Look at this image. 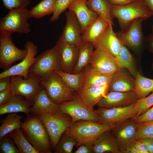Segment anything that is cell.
I'll use <instances>...</instances> for the list:
<instances>
[{"label":"cell","instance_id":"db71d44e","mask_svg":"<svg viewBox=\"0 0 153 153\" xmlns=\"http://www.w3.org/2000/svg\"><path fill=\"white\" fill-rule=\"evenodd\" d=\"M151 68L152 70H153V62L151 64Z\"/></svg>","mask_w":153,"mask_h":153},{"label":"cell","instance_id":"5b68a950","mask_svg":"<svg viewBox=\"0 0 153 153\" xmlns=\"http://www.w3.org/2000/svg\"><path fill=\"white\" fill-rule=\"evenodd\" d=\"M58 71H60V67L59 54L56 44L52 48L46 50L35 57L29 72L36 75L42 81Z\"/></svg>","mask_w":153,"mask_h":153},{"label":"cell","instance_id":"9a60e30c","mask_svg":"<svg viewBox=\"0 0 153 153\" xmlns=\"http://www.w3.org/2000/svg\"><path fill=\"white\" fill-rule=\"evenodd\" d=\"M28 50L27 55L22 61L13 66L0 74V78L14 75H18L27 79L29 76V71L34 63L35 56L38 52L37 46L31 41H27L25 47Z\"/></svg>","mask_w":153,"mask_h":153},{"label":"cell","instance_id":"5bb4252c","mask_svg":"<svg viewBox=\"0 0 153 153\" xmlns=\"http://www.w3.org/2000/svg\"><path fill=\"white\" fill-rule=\"evenodd\" d=\"M90 64L94 70L108 75H112L122 68L116 57L98 49L94 50Z\"/></svg>","mask_w":153,"mask_h":153},{"label":"cell","instance_id":"816d5d0a","mask_svg":"<svg viewBox=\"0 0 153 153\" xmlns=\"http://www.w3.org/2000/svg\"><path fill=\"white\" fill-rule=\"evenodd\" d=\"M125 153H140L133 145L130 147Z\"/></svg>","mask_w":153,"mask_h":153},{"label":"cell","instance_id":"7c38bea8","mask_svg":"<svg viewBox=\"0 0 153 153\" xmlns=\"http://www.w3.org/2000/svg\"><path fill=\"white\" fill-rule=\"evenodd\" d=\"M66 24L57 42L69 46H79L83 42L81 29L75 13L69 10L65 12Z\"/></svg>","mask_w":153,"mask_h":153},{"label":"cell","instance_id":"4316f807","mask_svg":"<svg viewBox=\"0 0 153 153\" xmlns=\"http://www.w3.org/2000/svg\"><path fill=\"white\" fill-rule=\"evenodd\" d=\"M109 24L105 19L98 16L91 22L82 35L83 42L94 43Z\"/></svg>","mask_w":153,"mask_h":153},{"label":"cell","instance_id":"83f0119b","mask_svg":"<svg viewBox=\"0 0 153 153\" xmlns=\"http://www.w3.org/2000/svg\"><path fill=\"white\" fill-rule=\"evenodd\" d=\"M95 48L93 44L90 42H83L79 46L78 60L72 73L80 72L90 64Z\"/></svg>","mask_w":153,"mask_h":153},{"label":"cell","instance_id":"d4e9b609","mask_svg":"<svg viewBox=\"0 0 153 153\" xmlns=\"http://www.w3.org/2000/svg\"><path fill=\"white\" fill-rule=\"evenodd\" d=\"M109 85L93 86L81 89L78 92L79 97L86 104L93 109L108 92Z\"/></svg>","mask_w":153,"mask_h":153},{"label":"cell","instance_id":"30bf717a","mask_svg":"<svg viewBox=\"0 0 153 153\" xmlns=\"http://www.w3.org/2000/svg\"><path fill=\"white\" fill-rule=\"evenodd\" d=\"M59 110L69 115L73 123L80 120H86L100 122V119L95 110L87 105L77 94L74 99L60 104Z\"/></svg>","mask_w":153,"mask_h":153},{"label":"cell","instance_id":"ab89813d","mask_svg":"<svg viewBox=\"0 0 153 153\" xmlns=\"http://www.w3.org/2000/svg\"><path fill=\"white\" fill-rule=\"evenodd\" d=\"M72 0H57L55 8L50 19L51 22L57 21L60 15L68 8Z\"/></svg>","mask_w":153,"mask_h":153},{"label":"cell","instance_id":"681fc988","mask_svg":"<svg viewBox=\"0 0 153 153\" xmlns=\"http://www.w3.org/2000/svg\"><path fill=\"white\" fill-rule=\"evenodd\" d=\"M112 5L120 6L130 3L135 0H109Z\"/></svg>","mask_w":153,"mask_h":153},{"label":"cell","instance_id":"f35d334b","mask_svg":"<svg viewBox=\"0 0 153 153\" xmlns=\"http://www.w3.org/2000/svg\"><path fill=\"white\" fill-rule=\"evenodd\" d=\"M0 153H20L15 143L8 134L0 139Z\"/></svg>","mask_w":153,"mask_h":153},{"label":"cell","instance_id":"7bdbcfd3","mask_svg":"<svg viewBox=\"0 0 153 153\" xmlns=\"http://www.w3.org/2000/svg\"><path fill=\"white\" fill-rule=\"evenodd\" d=\"M14 95L10 87L0 92V105L4 104Z\"/></svg>","mask_w":153,"mask_h":153},{"label":"cell","instance_id":"f546056e","mask_svg":"<svg viewBox=\"0 0 153 153\" xmlns=\"http://www.w3.org/2000/svg\"><path fill=\"white\" fill-rule=\"evenodd\" d=\"M23 118V116L18 115L17 113H8L6 117L1 120L0 139L16 129H21V120Z\"/></svg>","mask_w":153,"mask_h":153},{"label":"cell","instance_id":"4dcf8cb0","mask_svg":"<svg viewBox=\"0 0 153 153\" xmlns=\"http://www.w3.org/2000/svg\"><path fill=\"white\" fill-rule=\"evenodd\" d=\"M134 91L138 99L147 96L153 92V79L144 77L138 70L135 78Z\"/></svg>","mask_w":153,"mask_h":153},{"label":"cell","instance_id":"c3c4849f","mask_svg":"<svg viewBox=\"0 0 153 153\" xmlns=\"http://www.w3.org/2000/svg\"><path fill=\"white\" fill-rule=\"evenodd\" d=\"M146 145L150 153H153V140L151 138H146L138 139Z\"/></svg>","mask_w":153,"mask_h":153},{"label":"cell","instance_id":"7dc6e473","mask_svg":"<svg viewBox=\"0 0 153 153\" xmlns=\"http://www.w3.org/2000/svg\"><path fill=\"white\" fill-rule=\"evenodd\" d=\"M146 43L148 51L153 54V34L151 33L146 36Z\"/></svg>","mask_w":153,"mask_h":153},{"label":"cell","instance_id":"3957f363","mask_svg":"<svg viewBox=\"0 0 153 153\" xmlns=\"http://www.w3.org/2000/svg\"><path fill=\"white\" fill-rule=\"evenodd\" d=\"M112 17L118 20L121 31H125L130 23L139 18L145 20L153 16V12L146 5L144 0H135L127 4L120 6H111Z\"/></svg>","mask_w":153,"mask_h":153},{"label":"cell","instance_id":"d590c367","mask_svg":"<svg viewBox=\"0 0 153 153\" xmlns=\"http://www.w3.org/2000/svg\"><path fill=\"white\" fill-rule=\"evenodd\" d=\"M76 140L73 137L65 133L60 138L54 149L55 153H72Z\"/></svg>","mask_w":153,"mask_h":153},{"label":"cell","instance_id":"e0dca14e","mask_svg":"<svg viewBox=\"0 0 153 153\" xmlns=\"http://www.w3.org/2000/svg\"><path fill=\"white\" fill-rule=\"evenodd\" d=\"M137 99L135 91L109 92L97 105L99 107L108 109L123 107L135 103Z\"/></svg>","mask_w":153,"mask_h":153},{"label":"cell","instance_id":"e575fe53","mask_svg":"<svg viewBox=\"0 0 153 153\" xmlns=\"http://www.w3.org/2000/svg\"><path fill=\"white\" fill-rule=\"evenodd\" d=\"M118 60L122 68H126L135 78L137 75L138 70L132 55L127 47L122 44Z\"/></svg>","mask_w":153,"mask_h":153},{"label":"cell","instance_id":"f907efd6","mask_svg":"<svg viewBox=\"0 0 153 153\" xmlns=\"http://www.w3.org/2000/svg\"><path fill=\"white\" fill-rule=\"evenodd\" d=\"M146 5L153 12V0H144Z\"/></svg>","mask_w":153,"mask_h":153},{"label":"cell","instance_id":"ac0fdd59","mask_svg":"<svg viewBox=\"0 0 153 153\" xmlns=\"http://www.w3.org/2000/svg\"><path fill=\"white\" fill-rule=\"evenodd\" d=\"M112 26L109 24L93 44L95 49L107 52L118 59L122 44L114 32Z\"/></svg>","mask_w":153,"mask_h":153},{"label":"cell","instance_id":"f5cc1de1","mask_svg":"<svg viewBox=\"0 0 153 153\" xmlns=\"http://www.w3.org/2000/svg\"><path fill=\"white\" fill-rule=\"evenodd\" d=\"M151 33L153 34V24L151 28Z\"/></svg>","mask_w":153,"mask_h":153},{"label":"cell","instance_id":"f1b7e54d","mask_svg":"<svg viewBox=\"0 0 153 153\" xmlns=\"http://www.w3.org/2000/svg\"><path fill=\"white\" fill-rule=\"evenodd\" d=\"M86 5L90 10L105 19L109 24L114 25L113 18L110 13L112 5L109 0H87Z\"/></svg>","mask_w":153,"mask_h":153},{"label":"cell","instance_id":"4fadbf2b","mask_svg":"<svg viewBox=\"0 0 153 153\" xmlns=\"http://www.w3.org/2000/svg\"><path fill=\"white\" fill-rule=\"evenodd\" d=\"M136 124L132 118L115 124L111 131L116 139L121 153H125L136 140Z\"/></svg>","mask_w":153,"mask_h":153},{"label":"cell","instance_id":"f6af8a7d","mask_svg":"<svg viewBox=\"0 0 153 153\" xmlns=\"http://www.w3.org/2000/svg\"><path fill=\"white\" fill-rule=\"evenodd\" d=\"M11 82V76L0 78V92L9 88Z\"/></svg>","mask_w":153,"mask_h":153},{"label":"cell","instance_id":"d6a6232c","mask_svg":"<svg viewBox=\"0 0 153 153\" xmlns=\"http://www.w3.org/2000/svg\"><path fill=\"white\" fill-rule=\"evenodd\" d=\"M57 0H42L32 7L29 12L31 17L40 19L53 14Z\"/></svg>","mask_w":153,"mask_h":153},{"label":"cell","instance_id":"ffe728a7","mask_svg":"<svg viewBox=\"0 0 153 153\" xmlns=\"http://www.w3.org/2000/svg\"><path fill=\"white\" fill-rule=\"evenodd\" d=\"M87 0H72L68 9L75 14L80 25L82 35L91 22L98 15L86 5Z\"/></svg>","mask_w":153,"mask_h":153},{"label":"cell","instance_id":"836d02e7","mask_svg":"<svg viewBox=\"0 0 153 153\" xmlns=\"http://www.w3.org/2000/svg\"><path fill=\"white\" fill-rule=\"evenodd\" d=\"M54 72L60 75L62 82L67 87L75 90L78 92L81 90L83 80L82 70L76 74L68 73L61 71Z\"/></svg>","mask_w":153,"mask_h":153},{"label":"cell","instance_id":"74e56055","mask_svg":"<svg viewBox=\"0 0 153 153\" xmlns=\"http://www.w3.org/2000/svg\"><path fill=\"white\" fill-rule=\"evenodd\" d=\"M137 139L153 137V120L136 124Z\"/></svg>","mask_w":153,"mask_h":153},{"label":"cell","instance_id":"8fae6325","mask_svg":"<svg viewBox=\"0 0 153 153\" xmlns=\"http://www.w3.org/2000/svg\"><path fill=\"white\" fill-rule=\"evenodd\" d=\"M143 20L141 18H136L131 22L126 31L115 33L122 45L135 52L139 51L146 42V37L142 29Z\"/></svg>","mask_w":153,"mask_h":153},{"label":"cell","instance_id":"60d3db41","mask_svg":"<svg viewBox=\"0 0 153 153\" xmlns=\"http://www.w3.org/2000/svg\"><path fill=\"white\" fill-rule=\"evenodd\" d=\"M4 6L9 10L19 7H26L31 3L30 0H2Z\"/></svg>","mask_w":153,"mask_h":153},{"label":"cell","instance_id":"b9f144b4","mask_svg":"<svg viewBox=\"0 0 153 153\" xmlns=\"http://www.w3.org/2000/svg\"><path fill=\"white\" fill-rule=\"evenodd\" d=\"M132 119L137 124L153 120V106L142 115Z\"/></svg>","mask_w":153,"mask_h":153},{"label":"cell","instance_id":"44dd1931","mask_svg":"<svg viewBox=\"0 0 153 153\" xmlns=\"http://www.w3.org/2000/svg\"><path fill=\"white\" fill-rule=\"evenodd\" d=\"M122 68L113 74L109 86L108 92H128L134 91L135 78Z\"/></svg>","mask_w":153,"mask_h":153},{"label":"cell","instance_id":"603a6c76","mask_svg":"<svg viewBox=\"0 0 153 153\" xmlns=\"http://www.w3.org/2000/svg\"><path fill=\"white\" fill-rule=\"evenodd\" d=\"M33 103L26 100L19 95H15L4 104L0 105V115L7 113L22 112L29 115V108Z\"/></svg>","mask_w":153,"mask_h":153},{"label":"cell","instance_id":"52a82bcc","mask_svg":"<svg viewBox=\"0 0 153 153\" xmlns=\"http://www.w3.org/2000/svg\"><path fill=\"white\" fill-rule=\"evenodd\" d=\"M0 31V66L4 71L11 67L16 61L23 60L27 55L28 50L25 47L24 49H21L15 46L11 32Z\"/></svg>","mask_w":153,"mask_h":153},{"label":"cell","instance_id":"1f68e13d","mask_svg":"<svg viewBox=\"0 0 153 153\" xmlns=\"http://www.w3.org/2000/svg\"><path fill=\"white\" fill-rule=\"evenodd\" d=\"M8 134L14 141L20 153H39L28 141L21 128L16 129Z\"/></svg>","mask_w":153,"mask_h":153},{"label":"cell","instance_id":"11a10c76","mask_svg":"<svg viewBox=\"0 0 153 153\" xmlns=\"http://www.w3.org/2000/svg\"><path fill=\"white\" fill-rule=\"evenodd\" d=\"M152 138V140H153V137L152 138Z\"/></svg>","mask_w":153,"mask_h":153},{"label":"cell","instance_id":"7402d4cb","mask_svg":"<svg viewBox=\"0 0 153 153\" xmlns=\"http://www.w3.org/2000/svg\"><path fill=\"white\" fill-rule=\"evenodd\" d=\"M92 153H121L115 137L111 130L105 131L99 135L94 141Z\"/></svg>","mask_w":153,"mask_h":153},{"label":"cell","instance_id":"484cf974","mask_svg":"<svg viewBox=\"0 0 153 153\" xmlns=\"http://www.w3.org/2000/svg\"><path fill=\"white\" fill-rule=\"evenodd\" d=\"M42 87L33 105L29 108L30 112L54 113L59 111L60 105L53 102L48 97L45 90Z\"/></svg>","mask_w":153,"mask_h":153},{"label":"cell","instance_id":"ee69618b","mask_svg":"<svg viewBox=\"0 0 153 153\" xmlns=\"http://www.w3.org/2000/svg\"><path fill=\"white\" fill-rule=\"evenodd\" d=\"M133 145L140 153H150L145 144L139 139L134 142Z\"/></svg>","mask_w":153,"mask_h":153},{"label":"cell","instance_id":"277c9868","mask_svg":"<svg viewBox=\"0 0 153 153\" xmlns=\"http://www.w3.org/2000/svg\"><path fill=\"white\" fill-rule=\"evenodd\" d=\"M36 114L45 128L54 150L61 136L72 124V118L60 110L54 113L40 112Z\"/></svg>","mask_w":153,"mask_h":153},{"label":"cell","instance_id":"8992f818","mask_svg":"<svg viewBox=\"0 0 153 153\" xmlns=\"http://www.w3.org/2000/svg\"><path fill=\"white\" fill-rule=\"evenodd\" d=\"M40 84L45 90L49 98L58 105L74 99L78 94L77 92L75 93L76 90L65 86L61 77L55 72L42 80Z\"/></svg>","mask_w":153,"mask_h":153},{"label":"cell","instance_id":"d6986e66","mask_svg":"<svg viewBox=\"0 0 153 153\" xmlns=\"http://www.w3.org/2000/svg\"><path fill=\"white\" fill-rule=\"evenodd\" d=\"M60 56V71L72 73L76 65L79 46H69L56 42Z\"/></svg>","mask_w":153,"mask_h":153},{"label":"cell","instance_id":"bcb514c9","mask_svg":"<svg viewBox=\"0 0 153 153\" xmlns=\"http://www.w3.org/2000/svg\"><path fill=\"white\" fill-rule=\"evenodd\" d=\"M74 153H92V146L85 144H81L79 148L75 151Z\"/></svg>","mask_w":153,"mask_h":153},{"label":"cell","instance_id":"2e32d148","mask_svg":"<svg viewBox=\"0 0 153 153\" xmlns=\"http://www.w3.org/2000/svg\"><path fill=\"white\" fill-rule=\"evenodd\" d=\"M134 104L123 107H99L95 111L100 119V123L115 125L135 117L133 110Z\"/></svg>","mask_w":153,"mask_h":153},{"label":"cell","instance_id":"8d00e7d4","mask_svg":"<svg viewBox=\"0 0 153 153\" xmlns=\"http://www.w3.org/2000/svg\"><path fill=\"white\" fill-rule=\"evenodd\" d=\"M153 106V92L147 96L137 100L133 108L134 118L142 115Z\"/></svg>","mask_w":153,"mask_h":153},{"label":"cell","instance_id":"cb8c5ba5","mask_svg":"<svg viewBox=\"0 0 153 153\" xmlns=\"http://www.w3.org/2000/svg\"><path fill=\"white\" fill-rule=\"evenodd\" d=\"M81 89L90 87L109 85L112 75H105L94 70L90 64L82 70Z\"/></svg>","mask_w":153,"mask_h":153},{"label":"cell","instance_id":"ba28073f","mask_svg":"<svg viewBox=\"0 0 153 153\" xmlns=\"http://www.w3.org/2000/svg\"><path fill=\"white\" fill-rule=\"evenodd\" d=\"M31 17L29 10L26 7L10 10L0 19V30L8 31L12 33H28L31 29L28 20Z\"/></svg>","mask_w":153,"mask_h":153},{"label":"cell","instance_id":"6da1fadb","mask_svg":"<svg viewBox=\"0 0 153 153\" xmlns=\"http://www.w3.org/2000/svg\"><path fill=\"white\" fill-rule=\"evenodd\" d=\"M22 122L21 129L30 144L39 153H51V144L48 133L37 114L34 113Z\"/></svg>","mask_w":153,"mask_h":153},{"label":"cell","instance_id":"7a4b0ae2","mask_svg":"<svg viewBox=\"0 0 153 153\" xmlns=\"http://www.w3.org/2000/svg\"><path fill=\"white\" fill-rule=\"evenodd\" d=\"M115 125L102 124L96 122L80 120L73 123L65 132L74 138L76 145L85 144L92 146L97 137L102 133L111 130Z\"/></svg>","mask_w":153,"mask_h":153},{"label":"cell","instance_id":"9c48e42d","mask_svg":"<svg viewBox=\"0 0 153 153\" xmlns=\"http://www.w3.org/2000/svg\"><path fill=\"white\" fill-rule=\"evenodd\" d=\"M10 87L14 94L24 96L25 99L33 103L42 89L41 79L37 76L29 73L27 79L18 75L11 76Z\"/></svg>","mask_w":153,"mask_h":153}]
</instances>
